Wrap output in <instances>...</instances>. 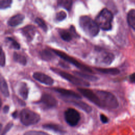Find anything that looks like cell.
Masks as SVG:
<instances>
[{"label": "cell", "instance_id": "cell-1", "mask_svg": "<svg viewBox=\"0 0 135 135\" xmlns=\"http://www.w3.org/2000/svg\"><path fill=\"white\" fill-rule=\"evenodd\" d=\"M95 92L99 98L100 108L114 109L119 107L118 101L112 93L103 90H95Z\"/></svg>", "mask_w": 135, "mask_h": 135}, {"label": "cell", "instance_id": "cell-2", "mask_svg": "<svg viewBox=\"0 0 135 135\" xmlns=\"http://www.w3.org/2000/svg\"><path fill=\"white\" fill-rule=\"evenodd\" d=\"M79 24L83 31L90 36H95L99 32L100 27L95 21L88 16H81L79 20Z\"/></svg>", "mask_w": 135, "mask_h": 135}, {"label": "cell", "instance_id": "cell-3", "mask_svg": "<svg viewBox=\"0 0 135 135\" xmlns=\"http://www.w3.org/2000/svg\"><path fill=\"white\" fill-rule=\"evenodd\" d=\"M113 16L111 11L103 8L95 18V22L100 28L103 31H109L112 28V22Z\"/></svg>", "mask_w": 135, "mask_h": 135}, {"label": "cell", "instance_id": "cell-4", "mask_svg": "<svg viewBox=\"0 0 135 135\" xmlns=\"http://www.w3.org/2000/svg\"><path fill=\"white\" fill-rule=\"evenodd\" d=\"M40 115L28 109H23L20 113V120L25 126H30L37 123L40 120Z\"/></svg>", "mask_w": 135, "mask_h": 135}, {"label": "cell", "instance_id": "cell-5", "mask_svg": "<svg viewBox=\"0 0 135 135\" xmlns=\"http://www.w3.org/2000/svg\"><path fill=\"white\" fill-rule=\"evenodd\" d=\"M52 51L56 55L60 56L61 58L63 59L65 61L72 64L73 65H74V66L77 67L78 69H79L83 71L92 73V70L89 67L80 63L76 60L74 59L73 57L66 54L64 52H63L61 51H59V50H52Z\"/></svg>", "mask_w": 135, "mask_h": 135}, {"label": "cell", "instance_id": "cell-6", "mask_svg": "<svg viewBox=\"0 0 135 135\" xmlns=\"http://www.w3.org/2000/svg\"><path fill=\"white\" fill-rule=\"evenodd\" d=\"M51 70L54 72L60 75L63 78L65 79V80H66L67 81H68L69 82H71V83L74 85H76L81 86H84V87H88L90 86V84L88 82H87L85 80L80 79L77 76H73L64 71L58 70L56 69H51Z\"/></svg>", "mask_w": 135, "mask_h": 135}, {"label": "cell", "instance_id": "cell-7", "mask_svg": "<svg viewBox=\"0 0 135 135\" xmlns=\"http://www.w3.org/2000/svg\"><path fill=\"white\" fill-rule=\"evenodd\" d=\"M64 115L66 123L72 127L76 126L80 120V113L77 110L73 108L66 109Z\"/></svg>", "mask_w": 135, "mask_h": 135}, {"label": "cell", "instance_id": "cell-8", "mask_svg": "<svg viewBox=\"0 0 135 135\" xmlns=\"http://www.w3.org/2000/svg\"><path fill=\"white\" fill-rule=\"evenodd\" d=\"M38 103H41L43 107L46 109H50L57 105V101L52 95L44 93L42 95L41 98Z\"/></svg>", "mask_w": 135, "mask_h": 135}, {"label": "cell", "instance_id": "cell-9", "mask_svg": "<svg viewBox=\"0 0 135 135\" xmlns=\"http://www.w3.org/2000/svg\"><path fill=\"white\" fill-rule=\"evenodd\" d=\"M114 60V55L111 52L105 51L100 52L99 55L97 59V62L104 65H110Z\"/></svg>", "mask_w": 135, "mask_h": 135}, {"label": "cell", "instance_id": "cell-10", "mask_svg": "<svg viewBox=\"0 0 135 135\" xmlns=\"http://www.w3.org/2000/svg\"><path fill=\"white\" fill-rule=\"evenodd\" d=\"M78 91L87 99L100 107V100L95 92L88 89L83 88H79Z\"/></svg>", "mask_w": 135, "mask_h": 135}, {"label": "cell", "instance_id": "cell-11", "mask_svg": "<svg viewBox=\"0 0 135 135\" xmlns=\"http://www.w3.org/2000/svg\"><path fill=\"white\" fill-rule=\"evenodd\" d=\"M33 77L36 80L45 85H51L54 83V80L52 78L41 72H36L34 73Z\"/></svg>", "mask_w": 135, "mask_h": 135}, {"label": "cell", "instance_id": "cell-12", "mask_svg": "<svg viewBox=\"0 0 135 135\" xmlns=\"http://www.w3.org/2000/svg\"><path fill=\"white\" fill-rule=\"evenodd\" d=\"M21 32L22 34L25 37L27 41L31 42L33 40L35 34V28L34 26L32 25H27L21 29Z\"/></svg>", "mask_w": 135, "mask_h": 135}, {"label": "cell", "instance_id": "cell-13", "mask_svg": "<svg viewBox=\"0 0 135 135\" xmlns=\"http://www.w3.org/2000/svg\"><path fill=\"white\" fill-rule=\"evenodd\" d=\"M54 91H56L62 96L66 98H71L75 99H80L81 98L80 94L71 90H67L63 88H57L54 89Z\"/></svg>", "mask_w": 135, "mask_h": 135}, {"label": "cell", "instance_id": "cell-14", "mask_svg": "<svg viewBox=\"0 0 135 135\" xmlns=\"http://www.w3.org/2000/svg\"><path fill=\"white\" fill-rule=\"evenodd\" d=\"M25 16L22 14H17L15 15L12 16L7 21V24L11 26H16L21 24L24 19Z\"/></svg>", "mask_w": 135, "mask_h": 135}, {"label": "cell", "instance_id": "cell-15", "mask_svg": "<svg viewBox=\"0 0 135 135\" xmlns=\"http://www.w3.org/2000/svg\"><path fill=\"white\" fill-rule=\"evenodd\" d=\"M69 101L87 113H90L92 111V108L89 105L85 102L80 101L79 99H72Z\"/></svg>", "mask_w": 135, "mask_h": 135}, {"label": "cell", "instance_id": "cell-16", "mask_svg": "<svg viewBox=\"0 0 135 135\" xmlns=\"http://www.w3.org/2000/svg\"><path fill=\"white\" fill-rule=\"evenodd\" d=\"M43 127L44 129H47V130H53L55 132H59L60 133L63 134L65 133V131L64 130V129L62 126L59 124H53V123H47L45 124L43 126Z\"/></svg>", "mask_w": 135, "mask_h": 135}, {"label": "cell", "instance_id": "cell-17", "mask_svg": "<svg viewBox=\"0 0 135 135\" xmlns=\"http://www.w3.org/2000/svg\"><path fill=\"white\" fill-rule=\"evenodd\" d=\"M97 71L104 73V74H110V75H117L119 74L120 72V70L115 68H96L95 69Z\"/></svg>", "mask_w": 135, "mask_h": 135}, {"label": "cell", "instance_id": "cell-18", "mask_svg": "<svg viewBox=\"0 0 135 135\" xmlns=\"http://www.w3.org/2000/svg\"><path fill=\"white\" fill-rule=\"evenodd\" d=\"M127 22L129 25L135 30V9H130L127 14Z\"/></svg>", "mask_w": 135, "mask_h": 135}, {"label": "cell", "instance_id": "cell-19", "mask_svg": "<svg viewBox=\"0 0 135 135\" xmlns=\"http://www.w3.org/2000/svg\"><path fill=\"white\" fill-rule=\"evenodd\" d=\"M1 91L4 97H9V93L8 85L5 79L2 76H1Z\"/></svg>", "mask_w": 135, "mask_h": 135}, {"label": "cell", "instance_id": "cell-20", "mask_svg": "<svg viewBox=\"0 0 135 135\" xmlns=\"http://www.w3.org/2000/svg\"><path fill=\"white\" fill-rule=\"evenodd\" d=\"M18 93L23 99L26 100L27 99L28 95V88L25 83H21L18 89Z\"/></svg>", "mask_w": 135, "mask_h": 135}, {"label": "cell", "instance_id": "cell-21", "mask_svg": "<svg viewBox=\"0 0 135 135\" xmlns=\"http://www.w3.org/2000/svg\"><path fill=\"white\" fill-rule=\"evenodd\" d=\"M40 55L41 59L44 61H51L53 58H54V56L52 53L51 51L45 49L41 51L40 53Z\"/></svg>", "mask_w": 135, "mask_h": 135}, {"label": "cell", "instance_id": "cell-22", "mask_svg": "<svg viewBox=\"0 0 135 135\" xmlns=\"http://www.w3.org/2000/svg\"><path fill=\"white\" fill-rule=\"evenodd\" d=\"M73 73L76 75L77 76H79L85 80L91 81H97L99 78L95 76H93L92 75H89L86 73H84L81 72H78V71H74Z\"/></svg>", "mask_w": 135, "mask_h": 135}, {"label": "cell", "instance_id": "cell-23", "mask_svg": "<svg viewBox=\"0 0 135 135\" xmlns=\"http://www.w3.org/2000/svg\"><path fill=\"white\" fill-rule=\"evenodd\" d=\"M13 59L16 62H17L23 65H25L26 64L27 61L26 57L16 52H14L13 53Z\"/></svg>", "mask_w": 135, "mask_h": 135}, {"label": "cell", "instance_id": "cell-24", "mask_svg": "<svg viewBox=\"0 0 135 135\" xmlns=\"http://www.w3.org/2000/svg\"><path fill=\"white\" fill-rule=\"evenodd\" d=\"M59 34L63 40L65 42H70L72 40L71 33L65 30H60Z\"/></svg>", "mask_w": 135, "mask_h": 135}, {"label": "cell", "instance_id": "cell-25", "mask_svg": "<svg viewBox=\"0 0 135 135\" xmlns=\"http://www.w3.org/2000/svg\"><path fill=\"white\" fill-rule=\"evenodd\" d=\"M73 2L70 0H59L57 1L58 5L67 11H70L72 7Z\"/></svg>", "mask_w": 135, "mask_h": 135}, {"label": "cell", "instance_id": "cell-26", "mask_svg": "<svg viewBox=\"0 0 135 135\" xmlns=\"http://www.w3.org/2000/svg\"><path fill=\"white\" fill-rule=\"evenodd\" d=\"M35 22L45 32H47V26L43 20L40 17H36L35 19Z\"/></svg>", "mask_w": 135, "mask_h": 135}, {"label": "cell", "instance_id": "cell-27", "mask_svg": "<svg viewBox=\"0 0 135 135\" xmlns=\"http://www.w3.org/2000/svg\"><path fill=\"white\" fill-rule=\"evenodd\" d=\"M6 39L10 42L13 48H14L15 50H19L20 49V44L17 41H16L13 38H12L11 37H7Z\"/></svg>", "mask_w": 135, "mask_h": 135}, {"label": "cell", "instance_id": "cell-28", "mask_svg": "<svg viewBox=\"0 0 135 135\" xmlns=\"http://www.w3.org/2000/svg\"><path fill=\"white\" fill-rule=\"evenodd\" d=\"M12 1L11 0H1L0 1V8L5 9L10 7Z\"/></svg>", "mask_w": 135, "mask_h": 135}, {"label": "cell", "instance_id": "cell-29", "mask_svg": "<svg viewBox=\"0 0 135 135\" xmlns=\"http://www.w3.org/2000/svg\"><path fill=\"white\" fill-rule=\"evenodd\" d=\"M24 135H50V134L41 131L31 130V131H28L25 132Z\"/></svg>", "mask_w": 135, "mask_h": 135}, {"label": "cell", "instance_id": "cell-30", "mask_svg": "<svg viewBox=\"0 0 135 135\" xmlns=\"http://www.w3.org/2000/svg\"><path fill=\"white\" fill-rule=\"evenodd\" d=\"M56 20L58 21H62L66 17V13L64 11H60L56 14Z\"/></svg>", "mask_w": 135, "mask_h": 135}, {"label": "cell", "instance_id": "cell-31", "mask_svg": "<svg viewBox=\"0 0 135 135\" xmlns=\"http://www.w3.org/2000/svg\"><path fill=\"white\" fill-rule=\"evenodd\" d=\"M13 123L12 122L8 123L5 126V127H4L3 130L2 131H1V135H5L11 129V128L13 127Z\"/></svg>", "mask_w": 135, "mask_h": 135}, {"label": "cell", "instance_id": "cell-32", "mask_svg": "<svg viewBox=\"0 0 135 135\" xmlns=\"http://www.w3.org/2000/svg\"><path fill=\"white\" fill-rule=\"evenodd\" d=\"M0 65L1 67H3L5 65V55L3 51L2 48H1V57H0Z\"/></svg>", "mask_w": 135, "mask_h": 135}, {"label": "cell", "instance_id": "cell-33", "mask_svg": "<svg viewBox=\"0 0 135 135\" xmlns=\"http://www.w3.org/2000/svg\"><path fill=\"white\" fill-rule=\"evenodd\" d=\"M100 120H101V121H102V123H107L109 122L108 118L107 116H105L104 114H101L100 115Z\"/></svg>", "mask_w": 135, "mask_h": 135}, {"label": "cell", "instance_id": "cell-34", "mask_svg": "<svg viewBox=\"0 0 135 135\" xmlns=\"http://www.w3.org/2000/svg\"><path fill=\"white\" fill-rule=\"evenodd\" d=\"M129 80L131 82L135 84V73H133L130 75Z\"/></svg>", "mask_w": 135, "mask_h": 135}, {"label": "cell", "instance_id": "cell-35", "mask_svg": "<svg viewBox=\"0 0 135 135\" xmlns=\"http://www.w3.org/2000/svg\"><path fill=\"white\" fill-rule=\"evenodd\" d=\"M9 111V107L8 105H5L3 108V112L7 113Z\"/></svg>", "mask_w": 135, "mask_h": 135}, {"label": "cell", "instance_id": "cell-36", "mask_svg": "<svg viewBox=\"0 0 135 135\" xmlns=\"http://www.w3.org/2000/svg\"><path fill=\"white\" fill-rule=\"evenodd\" d=\"M17 111H15L14 113H12V117H14V118H16L17 117Z\"/></svg>", "mask_w": 135, "mask_h": 135}]
</instances>
